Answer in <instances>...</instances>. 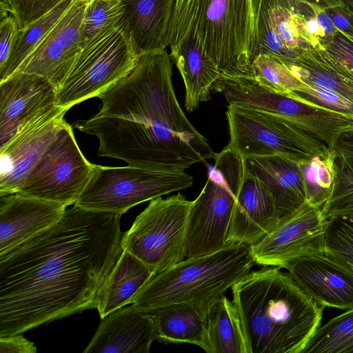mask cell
<instances>
[{"mask_svg":"<svg viewBox=\"0 0 353 353\" xmlns=\"http://www.w3.org/2000/svg\"><path fill=\"white\" fill-rule=\"evenodd\" d=\"M327 60L353 81V37L337 30L323 48H320Z\"/></svg>","mask_w":353,"mask_h":353,"instance_id":"37","label":"cell"},{"mask_svg":"<svg viewBox=\"0 0 353 353\" xmlns=\"http://www.w3.org/2000/svg\"><path fill=\"white\" fill-rule=\"evenodd\" d=\"M254 41L252 59L259 54L273 57L286 65L302 49L296 24V0H252ZM252 63V62H251Z\"/></svg>","mask_w":353,"mask_h":353,"instance_id":"18","label":"cell"},{"mask_svg":"<svg viewBox=\"0 0 353 353\" xmlns=\"http://www.w3.org/2000/svg\"><path fill=\"white\" fill-rule=\"evenodd\" d=\"M331 152L335 154L353 158V129L340 134Z\"/></svg>","mask_w":353,"mask_h":353,"instance_id":"41","label":"cell"},{"mask_svg":"<svg viewBox=\"0 0 353 353\" xmlns=\"http://www.w3.org/2000/svg\"><path fill=\"white\" fill-rule=\"evenodd\" d=\"M337 30L351 37L352 28L348 17L337 8H330L327 11Z\"/></svg>","mask_w":353,"mask_h":353,"instance_id":"43","label":"cell"},{"mask_svg":"<svg viewBox=\"0 0 353 353\" xmlns=\"http://www.w3.org/2000/svg\"><path fill=\"white\" fill-rule=\"evenodd\" d=\"M256 264L250 247L228 245L153 274L130 303L143 312L172 304L212 306Z\"/></svg>","mask_w":353,"mask_h":353,"instance_id":"5","label":"cell"},{"mask_svg":"<svg viewBox=\"0 0 353 353\" xmlns=\"http://www.w3.org/2000/svg\"><path fill=\"white\" fill-rule=\"evenodd\" d=\"M314 12L325 37V42L324 43L325 45L336 34L337 29L335 27L331 17L327 11H325V10L315 4Z\"/></svg>","mask_w":353,"mask_h":353,"instance_id":"42","label":"cell"},{"mask_svg":"<svg viewBox=\"0 0 353 353\" xmlns=\"http://www.w3.org/2000/svg\"><path fill=\"white\" fill-rule=\"evenodd\" d=\"M332 187L322 212L327 219L353 216V158L332 153Z\"/></svg>","mask_w":353,"mask_h":353,"instance_id":"31","label":"cell"},{"mask_svg":"<svg viewBox=\"0 0 353 353\" xmlns=\"http://www.w3.org/2000/svg\"><path fill=\"white\" fill-rule=\"evenodd\" d=\"M207 353H248L239 316L232 300L221 297L207 316Z\"/></svg>","mask_w":353,"mask_h":353,"instance_id":"27","label":"cell"},{"mask_svg":"<svg viewBox=\"0 0 353 353\" xmlns=\"http://www.w3.org/2000/svg\"><path fill=\"white\" fill-rule=\"evenodd\" d=\"M353 353V307L320 325L302 353Z\"/></svg>","mask_w":353,"mask_h":353,"instance_id":"30","label":"cell"},{"mask_svg":"<svg viewBox=\"0 0 353 353\" xmlns=\"http://www.w3.org/2000/svg\"><path fill=\"white\" fill-rule=\"evenodd\" d=\"M153 274L148 266L124 250L105 286L97 308L101 319L130 303Z\"/></svg>","mask_w":353,"mask_h":353,"instance_id":"26","label":"cell"},{"mask_svg":"<svg viewBox=\"0 0 353 353\" xmlns=\"http://www.w3.org/2000/svg\"><path fill=\"white\" fill-rule=\"evenodd\" d=\"M281 269L263 266L231 288L248 353H302L321 325L324 307Z\"/></svg>","mask_w":353,"mask_h":353,"instance_id":"3","label":"cell"},{"mask_svg":"<svg viewBox=\"0 0 353 353\" xmlns=\"http://www.w3.org/2000/svg\"><path fill=\"white\" fill-rule=\"evenodd\" d=\"M175 0H124L122 17L139 57L168 47V34Z\"/></svg>","mask_w":353,"mask_h":353,"instance_id":"23","label":"cell"},{"mask_svg":"<svg viewBox=\"0 0 353 353\" xmlns=\"http://www.w3.org/2000/svg\"><path fill=\"white\" fill-rule=\"evenodd\" d=\"M192 201L178 192L155 198L123 234V246L154 274L186 257L185 237Z\"/></svg>","mask_w":353,"mask_h":353,"instance_id":"8","label":"cell"},{"mask_svg":"<svg viewBox=\"0 0 353 353\" xmlns=\"http://www.w3.org/2000/svg\"><path fill=\"white\" fill-rule=\"evenodd\" d=\"M56 91L50 81L34 74L17 72L0 82V148L57 106Z\"/></svg>","mask_w":353,"mask_h":353,"instance_id":"16","label":"cell"},{"mask_svg":"<svg viewBox=\"0 0 353 353\" xmlns=\"http://www.w3.org/2000/svg\"><path fill=\"white\" fill-rule=\"evenodd\" d=\"M305 192L306 201L322 207L327 200L332 187V153L314 157L299 162Z\"/></svg>","mask_w":353,"mask_h":353,"instance_id":"33","label":"cell"},{"mask_svg":"<svg viewBox=\"0 0 353 353\" xmlns=\"http://www.w3.org/2000/svg\"><path fill=\"white\" fill-rule=\"evenodd\" d=\"M137 54L122 19L84 41L56 91V105L69 110L99 94L125 77Z\"/></svg>","mask_w":353,"mask_h":353,"instance_id":"6","label":"cell"},{"mask_svg":"<svg viewBox=\"0 0 353 353\" xmlns=\"http://www.w3.org/2000/svg\"><path fill=\"white\" fill-rule=\"evenodd\" d=\"M212 306L172 304L152 312L159 341L207 349V316Z\"/></svg>","mask_w":353,"mask_h":353,"instance_id":"25","label":"cell"},{"mask_svg":"<svg viewBox=\"0 0 353 353\" xmlns=\"http://www.w3.org/2000/svg\"><path fill=\"white\" fill-rule=\"evenodd\" d=\"M0 336L1 353H35L37 350L32 342L21 335Z\"/></svg>","mask_w":353,"mask_h":353,"instance_id":"40","label":"cell"},{"mask_svg":"<svg viewBox=\"0 0 353 353\" xmlns=\"http://www.w3.org/2000/svg\"><path fill=\"white\" fill-rule=\"evenodd\" d=\"M298 287L325 307H353V271L325 255L313 254L290 262L285 268Z\"/></svg>","mask_w":353,"mask_h":353,"instance_id":"17","label":"cell"},{"mask_svg":"<svg viewBox=\"0 0 353 353\" xmlns=\"http://www.w3.org/2000/svg\"><path fill=\"white\" fill-rule=\"evenodd\" d=\"M123 12L124 6L119 0H89L82 22V43L118 23Z\"/></svg>","mask_w":353,"mask_h":353,"instance_id":"35","label":"cell"},{"mask_svg":"<svg viewBox=\"0 0 353 353\" xmlns=\"http://www.w3.org/2000/svg\"><path fill=\"white\" fill-rule=\"evenodd\" d=\"M121 216L74 205L0 254V336L97 309L124 250Z\"/></svg>","mask_w":353,"mask_h":353,"instance_id":"1","label":"cell"},{"mask_svg":"<svg viewBox=\"0 0 353 353\" xmlns=\"http://www.w3.org/2000/svg\"><path fill=\"white\" fill-rule=\"evenodd\" d=\"M88 1L73 0L15 73L39 75L57 89L81 49L82 22Z\"/></svg>","mask_w":353,"mask_h":353,"instance_id":"14","label":"cell"},{"mask_svg":"<svg viewBox=\"0 0 353 353\" xmlns=\"http://www.w3.org/2000/svg\"><path fill=\"white\" fill-rule=\"evenodd\" d=\"M68 110L56 106L33 120L0 148V195L16 193L58 130Z\"/></svg>","mask_w":353,"mask_h":353,"instance_id":"15","label":"cell"},{"mask_svg":"<svg viewBox=\"0 0 353 353\" xmlns=\"http://www.w3.org/2000/svg\"><path fill=\"white\" fill-rule=\"evenodd\" d=\"M159 339L154 317L132 305L101 319L84 353H148Z\"/></svg>","mask_w":353,"mask_h":353,"instance_id":"21","label":"cell"},{"mask_svg":"<svg viewBox=\"0 0 353 353\" xmlns=\"http://www.w3.org/2000/svg\"><path fill=\"white\" fill-rule=\"evenodd\" d=\"M324 254L353 271V216L327 219Z\"/></svg>","mask_w":353,"mask_h":353,"instance_id":"34","label":"cell"},{"mask_svg":"<svg viewBox=\"0 0 353 353\" xmlns=\"http://www.w3.org/2000/svg\"><path fill=\"white\" fill-rule=\"evenodd\" d=\"M93 166L79 149L72 126L65 122L16 193L67 207L78 200Z\"/></svg>","mask_w":353,"mask_h":353,"instance_id":"11","label":"cell"},{"mask_svg":"<svg viewBox=\"0 0 353 353\" xmlns=\"http://www.w3.org/2000/svg\"><path fill=\"white\" fill-rule=\"evenodd\" d=\"M248 107L279 116L330 151L341 133L353 129V117L272 91L256 81L242 93Z\"/></svg>","mask_w":353,"mask_h":353,"instance_id":"13","label":"cell"},{"mask_svg":"<svg viewBox=\"0 0 353 353\" xmlns=\"http://www.w3.org/2000/svg\"><path fill=\"white\" fill-rule=\"evenodd\" d=\"M170 58L183 79L185 88V108L189 112L196 110L201 102L210 99L214 83L221 73L191 38H183L170 43Z\"/></svg>","mask_w":353,"mask_h":353,"instance_id":"24","label":"cell"},{"mask_svg":"<svg viewBox=\"0 0 353 353\" xmlns=\"http://www.w3.org/2000/svg\"><path fill=\"white\" fill-rule=\"evenodd\" d=\"M192 185V176L185 171L94 164L89 181L74 205L122 215L139 203Z\"/></svg>","mask_w":353,"mask_h":353,"instance_id":"9","label":"cell"},{"mask_svg":"<svg viewBox=\"0 0 353 353\" xmlns=\"http://www.w3.org/2000/svg\"><path fill=\"white\" fill-rule=\"evenodd\" d=\"M250 74L265 88L291 97L294 92L306 86L284 63L266 54H259L252 59Z\"/></svg>","mask_w":353,"mask_h":353,"instance_id":"32","label":"cell"},{"mask_svg":"<svg viewBox=\"0 0 353 353\" xmlns=\"http://www.w3.org/2000/svg\"><path fill=\"white\" fill-rule=\"evenodd\" d=\"M297 1H305V2H310V3H314L312 1V0H297Z\"/></svg>","mask_w":353,"mask_h":353,"instance_id":"45","label":"cell"},{"mask_svg":"<svg viewBox=\"0 0 353 353\" xmlns=\"http://www.w3.org/2000/svg\"><path fill=\"white\" fill-rule=\"evenodd\" d=\"M73 0H63L47 13L23 28L19 29L10 57L0 70V82L13 75L33 51L41 39L52 28Z\"/></svg>","mask_w":353,"mask_h":353,"instance_id":"29","label":"cell"},{"mask_svg":"<svg viewBox=\"0 0 353 353\" xmlns=\"http://www.w3.org/2000/svg\"><path fill=\"white\" fill-rule=\"evenodd\" d=\"M19 26L15 19L8 15L0 21V70L7 63L14 48L18 34Z\"/></svg>","mask_w":353,"mask_h":353,"instance_id":"39","label":"cell"},{"mask_svg":"<svg viewBox=\"0 0 353 353\" xmlns=\"http://www.w3.org/2000/svg\"><path fill=\"white\" fill-rule=\"evenodd\" d=\"M172 74L166 49L140 57L130 73L99 94L101 110L74 127L99 139V156L131 166L185 171L214 159L177 101Z\"/></svg>","mask_w":353,"mask_h":353,"instance_id":"2","label":"cell"},{"mask_svg":"<svg viewBox=\"0 0 353 353\" xmlns=\"http://www.w3.org/2000/svg\"><path fill=\"white\" fill-rule=\"evenodd\" d=\"M327 221L321 207L306 201L281 218L271 232L250 246L255 263L285 269L301 257L324 254Z\"/></svg>","mask_w":353,"mask_h":353,"instance_id":"12","label":"cell"},{"mask_svg":"<svg viewBox=\"0 0 353 353\" xmlns=\"http://www.w3.org/2000/svg\"><path fill=\"white\" fill-rule=\"evenodd\" d=\"M279 220L268 189L246 168L233 207L227 244L255 245L274 230Z\"/></svg>","mask_w":353,"mask_h":353,"instance_id":"19","label":"cell"},{"mask_svg":"<svg viewBox=\"0 0 353 353\" xmlns=\"http://www.w3.org/2000/svg\"><path fill=\"white\" fill-rule=\"evenodd\" d=\"M288 67L305 83L335 92L353 102V81L335 68L320 48L302 49Z\"/></svg>","mask_w":353,"mask_h":353,"instance_id":"28","label":"cell"},{"mask_svg":"<svg viewBox=\"0 0 353 353\" xmlns=\"http://www.w3.org/2000/svg\"><path fill=\"white\" fill-rule=\"evenodd\" d=\"M12 0H1L0 1V17H4L10 13V6Z\"/></svg>","mask_w":353,"mask_h":353,"instance_id":"44","label":"cell"},{"mask_svg":"<svg viewBox=\"0 0 353 353\" xmlns=\"http://www.w3.org/2000/svg\"><path fill=\"white\" fill-rule=\"evenodd\" d=\"M66 206L18 193L0 195V254L53 226Z\"/></svg>","mask_w":353,"mask_h":353,"instance_id":"20","label":"cell"},{"mask_svg":"<svg viewBox=\"0 0 353 353\" xmlns=\"http://www.w3.org/2000/svg\"><path fill=\"white\" fill-rule=\"evenodd\" d=\"M191 38L222 77L250 74L254 41L252 0H175L168 41Z\"/></svg>","mask_w":353,"mask_h":353,"instance_id":"4","label":"cell"},{"mask_svg":"<svg viewBox=\"0 0 353 353\" xmlns=\"http://www.w3.org/2000/svg\"><path fill=\"white\" fill-rule=\"evenodd\" d=\"M244 159L248 171L256 176L272 194L279 219L306 202L300 161L277 154Z\"/></svg>","mask_w":353,"mask_h":353,"instance_id":"22","label":"cell"},{"mask_svg":"<svg viewBox=\"0 0 353 353\" xmlns=\"http://www.w3.org/2000/svg\"><path fill=\"white\" fill-rule=\"evenodd\" d=\"M63 0H12L10 14L16 20L19 29L37 20Z\"/></svg>","mask_w":353,"mask_h":353,"instance_id":"38","label":"cell"},{"mask_svg":"<svg viewBox=\"0 0 353 353\" xmlns=\"http://www.w3.org/2000/svg\"><path fill=\"white\" fill-rule=\"evenodd\" d=\"M207 181L190 208L186 257L208 254L227 245L236 195L245 173V159L228 146L216 154Z\"/></svg>","mask_w":353,"mask_h":353,"instance_id":"7","label":"cell"},{"mask_svg":"<svg viewBox=\"0 0 353 353\" xmlns=\"http://www.w3.org/2000/svg\"><path fill=\"white\" fill-rule=\"evenodd\" d=\"M225 116L230 134L227 146L243 158L277 154L301 161L330 152L275 114L229 103Z\"/></svg>","mask_w":353,"mask_h":353,"instance_id":"10","label":"cell"},{"mask_svg":"<svg viewBox=\"0 0 353 353\" xmlns=\"http://www.w3.org/2000/svg\"><path fill=\"white\" fill-rule=\"evenodd\" d=\"M293 97L353 117V102L341 94L312 84L293 92Z\"/></svg>","mask_w":353,"mask_h":353,"instance_id":"36","label":"cell"}]
</instances>
